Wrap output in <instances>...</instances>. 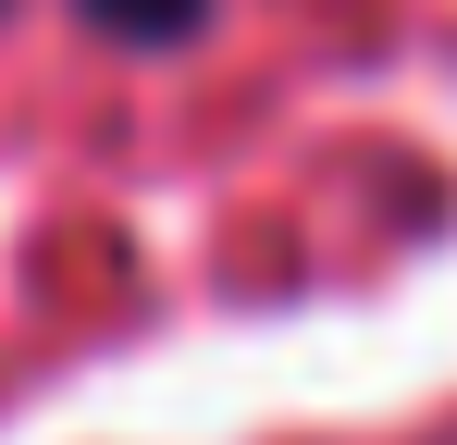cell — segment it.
<instances>
[{"mask_svg":"<svg viewBox=\"0 0 457 445\" xmlns=\"http://www.w3.org/2000/svg\"><path fill=\"white\" fill-rule=\"evenodd\" d=\"M198 13L211 0H87V25H112V38H198Z\"/></svg>","mask_w":457,"mask_h":445,"instance_id":"6da1fadb","label":"cell"}]
</instances>
